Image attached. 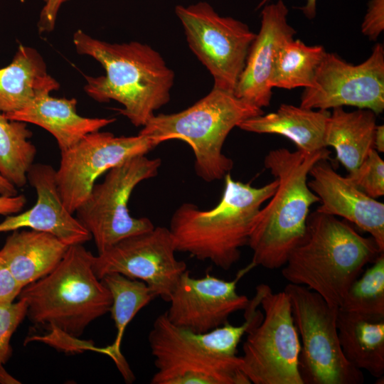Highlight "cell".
Masks as SVG:
<instances>
[{"label":"cell","instance_id":"cell-38","mask_svg":"<svg viewBox=\"0 0 384 384\" xmlns=\"http://www.w3.org/2000/svg\"><path fill=\"white\" fill-rule=\"evenodd\" d=\"M0 383L1 384H16L20 381L11 375L3 367V363H0Z\"/></svg>","mask_w":384,"mask_h":384},{"label":"cell","instance_id":"cell-14","mask_svg":"<svg viewBox=\"0 0 384 384\" xmlns=\"http://www.w3.org/2000/svg\"><path fill=\"white\" fill-rule=\"evenodd\" d=\"M300 106L314 110L352 106L379 114L384 110V47L374 46L370 55L353 65L326 53L313 85L305 88Z\"/></svg>","mask_w":384,"mask_h":384},{"label":"cell","instance_id":"cell-12","mask_svg":"<svg viewBox=\"0 0 384 384\" xmlns=\"http://www.w3.org/2000/svg\"><path fill=\"white\" fill-rule=\"evenodd\" d=\"M161 142L159 137L141 134L116 137L100 130L87 134L60 151L55 181L64 206L73 214L87 199L100 176L129 159L146 155Z\"/></svg>","mask_w":384,"mask_h":384},{"label":"cell","instance_id":"cell-16","mask_svg":"<svg viewBox=\"0 0 384 384\" xmlns=\"http://www.w3.org/2000/svg\"><path fill=\"white\" fill-rule=\"evenodd\" d=\"M289 10L282 0L265 4L260 31L252 43L234 94L260 108L268 107L272 95L270 80L277 54L297 31L288 23Z\"/></svg>","mask_w":384,"mask_h":384},{"label":"cell","instance_id":"cell-6","mask_svg":"<svg viewBox=\"0 0 384 384\" xmlns=\"http://www.w3.org/2000/svg\"><path fill=\"white\" fill-rule=\"evenodd\" d=\"M264 114L260 108L233 92L213 87L188 108L172 114H154L139 134L162 142H186L195 155V171L206 182L220 180L230 173L233 161L223 153L224 142L243 121Z\"/></svg>","mask_w":384,"mask_h":384},{"label":"cell","instance_id":"cell-2","mask_svg":"<svg viewBox=\"0 0 384 384\" xmlns=\"http://www.w3.org/2000/svg\"><path fill=\"white\" fill-rule=\"evenodd\" d=\"M224 179L223 195L214 208L201 210L184 203L173 213L169 229L176 251L228 270L240 260V249L247 245L255 218L274 194L277 181L257 188L233 179L230 173Z\"/></svg>","mask_w":384,"mask_h":384},{"label":"cell","instance_id":"cell-8","mask_svg":"<svg viewBox=\"0 0 384 384\" xmlns=\"http://www.w3.org/2000/svg\"><path fill=\"white\" fill-rule=\"evenodd\" d=\"M261 322L250 329L242 345L240 369L254 384H303L299 372L301 343L289 298L265 284L256 287Z\"/></svg>","mask_w":384,"mask_h":384},{"label":"cell","instance_id":"cell-19","mask_svg":"<svg viewBox=\"0 0 384 384\" xmlns=\"http://www.w3.org/2000/svg\"><path fill=\"white\" fill-rule=\"evenodd\" d=\"M75 98H56L50 94L36 97L23 109L3 114L7 119L38 125L55 139L60 151L77 144L87 134L113 123L115 118L86 117L77 112Z\"/></svg>","mask_w":384,"mask_h":384},{"label":"cell","instance_id":"cell-22","mask_svg":"<svg viewBox=\"0 0 384 384\" xmlns=\"http://www.w3.org/2000/svg\"><path fill=\"white\" fill-rule=\"evenodd\" d=\"M329 110H314L282 104L274 112L249 118L238 128L257 134H273L287 137L297 150L316 152L325 148L324 133Z\"/></svg>","mask_w":384,"mask_h":384},{"label":"cell","instance_id":"cell-15","mask_svg":"<svg viewBox=\"0 0 384 384\" xmlns=\"http://www.w3.org/2000/svg\"><path fill=\"white\" fill-rule=\"evenodd\" d=\"M252 267L250 264L231 281L209 274L196 278L187 270L171 295L167 318L175 326L197 334L224 324L231 314L249 305L250 299L238 293L237 284Z\"/></svg>","mask_w":384,"mask_h":384},{"label":"cell","instance_id":"cell-35","mask_svg":"<svg viewBox=\"0 0 384 384\" xmlns=\"http://www.w3.org/2000/svg\"><path fill=\"white\" fill-rule=\"evenodd\" d=\"M270 0H262L257 6V9L267 4ZM304 14L309 19L315 17L316 14V0H306V4L300 9Z\"/></svg>","mask_w":384,"mask_h":384},{"label":"cell","instance_id":"cell-5","mask_svg":"<svg viewBox=\"0 0 384 384\" xmlns=\"http://www.w3.org/2000/svg\"><path fill=\"white\" fill-rule=\"evenodd\" d=\"M93 257L82 244L70 245L52 272L23 287L18 297L28 318L77 338L109 312L112 296L94 272Z\"/></svg>","mask_w":384,"mask_h":384},{"label":"cell","instance_id":"cell-33","mask_svg":"<svg viewBox=\"0 0 384 384\" xmlns=\"http://www.w3.org/2000/svg\"><path fill=\"white\" fill-rule=\"evenodd\" d=\"M69 0H43L44 5L40 13L38 28L40 33L52 31L62 5Z\"/></svg>","mask_w":384,"mask_h":384},{"label":"cell","instance_id":"cell-31","mask_svg":"<svg viewBox=\"0 0 384 384\" xmlns=\"http://www.w3.org/2000/svg\"><path fill=\"white\" fill-rule=\"evenodd\" d=\"M383 29L384 0H370L361 25V31L369 39L375 41Z\"/></svg>","mask_w":384,"mask_h":384},{"label":"cell","instance_id":"cell-32","mask_svg":"<svg viewBox=\"0 0 384 384\" xmlns=\"http://www.w3.org/2000/svg\"><path fill=\"white\" fill-rule=\"evenodd\" d=\"M21 289L22 287L0 257V302L14 301L18 297Z\"/></svg>","mask_w":384,"mask_h":384},{"label":"cell","instance_id":"cell-25","mask_svg":"<svg viewBox=\"0 0 384 384\" xmlns=\"http://www.w3.org/2000/svg\"><path fill=\"white\" fill-rule=\"evenodd\" d=\"M101 280L112 296L110 311L117 329L114 342L107 346L109 356L114 361L124 380L132 383L135 378L121 353V343L127 326L156 296L144 282L119 273L107 274Z\"/></svg>","mask_w":384,"mask_h":384},{"label":"cell","instance_id":"cell-4","mask_svg":"<svg viewBox=\"0 0 384 384\" xmlns=\"http://www.w3.org/2000/svg\"><path fill=\"white\" fill-rule=\"evenodd\" d=\"M380 253L371 237L315 210L309 214L304 235L289 255L282 274L289 283L304 285L339 308L364 266Z\"/></svg>","mask_w":384,"mask_h":384},{"label":"cell","instance_id":"cell-9","mask_svg":"<svg viewBox=\"0 0 384 384\" xmlns=\"http://www.w3.org/2000/svg\"><path fill=\"white\" fill-rule=\"evenodd\" d=\"M159 158L139 155L110 169L104 181L95 184L87 199L76 210V218L90 233L98 253L129 236L154 228L147 218L131 216L127 206L133 190L156 176Z\"/></svg>","mask_w":384,"mask_h":384},{"label":"cell","instance_id":"cell-24","mask_svg":"<svg viewBox=\"0 0 384 384\" xmlns=\"http://www.w3.org/2000/svg\"><path fill=\"white\" fill-rule=\"evenodd\" d=\"M376 115L367 109L347 112L333 109L324 133L325 146H331L336 159L349 172L356 169L373 149Z\"/></svg>","mask_w":384,"mask_h":384},{"label":"cell","instance_id":"cell-13","mask_svg":"<svg viewBox=\"0 0 384 384\" xmlns=\"http://www.w3.org/2000/svg\"><path fill=\"white\" fill-rule=\"evenodd\" d=\"M176 248L169 228L161 226L126 238L93 257L97 277L117 272L144 282L156 297L169 301L181 275L184 261L176 257Z\"/></svg>","mask_w":384,"mask_h":384},{"label":"cell","instance_id":"cell-18","mask_svg":"<svg viewBox=\"0 0 384 384\" xmlns=\"http://www.w3.org/2000/svg\"><path fill=\"white\" fill-rule=\"evenodd\" d=\"M27 178L36 192V202L24 212L6 215L0 223V233L28 228L51 233L68 245L83 244L92 238L64 206L55 181V170L50 165L33 164Z\"/></svg>","mask_w":384,"mask_h":384},{"label":"cell","instance_id":"cell-23","mask_svg":"<svg viewBox=\"0 0 384 384\" xmlns=\"http://www.w3.org/2000/svg\"><path fill=\"white\" fill-rule=\"evenodd\" d=\"M336 325L346 360L355 368L383 378L384 319H373L338 309Z\"/></svg>","mask_w":384,"mask_h":384},{"label":"cell","instance_id":"cell-1","mask_svg":"<svg viewBox=\"0 0 384 384\" xmlns=\"http://www.w3.org/2000/svg\"><path fill=\"white\" fill-rule=\"evenodd\" d=\"M77 52L98 61L105 75L85 76L84 90L100 102L114 100L119 112L136 127H143L155 111L170 100L174 73L160 53L137 41L110 43L76 31L73 38Z\"/></svg>","mask_w":384,"mask_h":384},{"label":"cell","instance_id":"cell-17","mask_svg":"<svg viewBox=\"0 0 384 384\" xmlns=\"http://www.w3.org/2000/svg\"><path fill=\"white\" fill-rule=\"evenodd\" d=\"M310 189L319 197L316 210L340 216L367 232L380 251L384 252V204L358 188L346 176L338 174L328 159H321L309 171Z\"/></svg>","mask_w":384,"mask_h":384},{"label":"cell","instance_id":"cell-7","mask_svg":"<svg viewBox=\"0 0 384 384\" xmlns=\"http://www.w3.org/2000/svg\"><path fill=\"white\" fill-rule=\"evenodd\" d=\"M294 322L301 336L299 372L303 384H361L362 370L345 358L336 325L338 308L304 285L289 283Z\"/></svg>","mask_w":384,"mask_h":384},{"label":"cell","instance_id":"cell-34","mask_svg":"<svg viewBox=\"0 0 384 384\" xmlns=\"http://www.w3.org/2000/svg\"><path fill=\"white\" fill-rule=\"evenodd\" d=\"M26 201L23 195L0 196V215L6 216L19 213L24 208Z\"/></svg>","mask_w":384,"mask_h":384},{"label":"cell","instance_id":"cell-26","mask_svg":"<svg viewBox=\"0 0 384 384\" xmlns=\"http://www.w3.org/2000/svg\"><path fill=\"white\" fill-rule=\"evenodd\" d=\"M326 53L322 46H307L299 39L288 41L277 54L270 86L287 90L311 87Z\"/></svg>","mask_w":384,"mask_h":384},{"label":"cell","instance_id":"cell-30","mask_svg":"<svg viewBox=\"0 0 384 384\" xmlns=\"http://www.w3.org/2000/svg\"><path fill=\"white\" fill-rule=\"evenodd\" d=\"M26 302L20 299L15 302H0V363H5L10 358L12 349L11 338L27 315Z\"/></svg>","mask_w":384,"mask_h":384},{"label":"cell","instance_id":"cell-36","mask_svg":"<svg viewBox=\"0 0 384 384\" xmlns=\"http://www.w3.org/2000/svg\"><path fill=\"white\" fill-rule=\"evenodd\" d=\"M373 149L378 152H384V126L376 125L373 135Z\"/></svg>","mask_w":384,"mask_h":384},{"label":"cell","instance_id":"cell-3","mask_svg":"<svg viewBox=\"0 0 384 384\" xmlns=\"http://www.w3.org/2000/svg\"><path fill=\"white\" fill-rule=\"evenodd\" d=\"M329 154L326 148L316 152L279 148L265 156L264 165L277 187L260 208L249 237L253 267L276 270L285 265L304 235L311 206L319 202L308 186L309 171L318 161L329 159Z\"/></svg>","mask_w":384,"mask_h":384},{"label":"cell","instance_id":"cell-21","mask_svg":"<svg viewBox=\"0 0 384 384\" xmlns=\"http://www.w3.org/2000/svg\"><path fill=\"white\" fill-rule=\"evenodd\" d=\"M59 87L58 82L48 73L41 54L21 44L11 63L0 68V112H17Z\"/></svg>","mask_w":384,"mask_h":384},{"label":"cell","instance_id":"cell-20","mask_svg":"<svg viewBox=\"0 0 384 384\" xmlns=\"http://www.w3.org/2000/svg\"><path fill=\"white\" fill-rule=\"evenodd\" d=\"M12 232L0 250V257L22 288L52 272L70 246L47 232Z\"/></svg>","mask_w":384,"mask_h":384},{"label":"cell","instance_id":"cell-28","mask_svg":"<svg viewBox=\"0 0 384 384\" xmlns=\"http://www.w3.org/2000/svg\"><path fill=\"white\" fill-rule=\"evenodd\" d=\"M373 319H384V253L350 286L338 308Z\"/></svg>","mask_w":384,"mask_h":384},{"label":"cell","instance_id":"cell-27","mask_svg":"<svg viewBox=\"0 0 384 384\" xmlns=\"http://www.w3.org/2000/svg\"><path fill=\"white\" fill-rule=\"evenodd\" d=\"M31 137L27 123L9 119L0 112V174L16 188L28 183L37 152Z\"/></svg>","mask_w":384,"mask_h":384},{"label":"cell","instance_id":"cell-11","mask_svg":"<svg viewBox=\"0 0 384 384\" xmlns=\"http://www.w3.org/2000/svg\"><path fill=\"white\" fill-rule=\"evenodd\" d=\"M148 341L156 368L151 384L251 383L240 369V357L208 353L165 312L154 320Z\"/></svg>","mask_w":384,"mask_h":384},{"label":"cell","instance_id":"cell-29","mask_svg":"<svg viewBox=\"0 0 384 384\" xmlns=\"http://www.w3.org/2000/svg\"><path fill=\"white\" fill-rule=\"evenodd\" d=\"M346 176L373 198L384 195V161L374 149L356 169L349 171Z\"/></svg>","mask_w":384,"mask_h":384},{"label":"cell","instance_id":"cell-37","mask_svg":"<svg viewBox=\"0 0 384 384\" xmlns=\"http://www.w3.org/2000/svg\"><path fill=\"white\" fill-rule=\"evenodd\" d=\"M17 192V188L0 174V196H14Z\"/></svg>","mask_w":384,"mask_h":384},{"label":"cell","instance_id":"cell-10","mask_svg":"<svg viewBox=\"0 0 384 384\" xmlns=\"http://www.w3.org/2000/svg\"><path fill=\"white\" fill-rule=\"evenodd\" d=\"M175 13L190 49L211 74L213 87L234 92L256 33L205 1L178 5Z\"/></svg>","mask_w":384,"mask_h":384}]
</instances>
